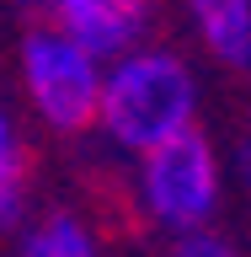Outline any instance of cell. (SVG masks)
Returning a JSON list of instances; mask_svg holds the SVG:
<instances>
[{
	"mask_svg": "<svg viewBox=\"0 0 251 257\" xmlns=\"http://www.w3.org/2000/svg\"><path fill=\"white\" fill-rule=\"evenodd\" d=\"M187 128H198V70L187 64L182 48L150 38V43L107 59L96 134L118 156L139 161L160 145L182 140Z\"/></svg>",
	"mask_w": 251,
	"mask_h": 257,
	"instance_id": "6da1fadb",
	"label": "cell"
},
{
	"mask_svg": "<svg viewBox=\"0 0 251 257\" xmlns=\"http://www.w3.org/2000/svg\"><path fill=\"white\" fill-rule=\"evenodd\" d=\"M128 198H134V214L166 241L208 230L219 225L224 209V156L203 128H187L182 140L128 166Z\"/></svg>",
	"mask_w": 251,
	"mask_h": 257,
	"instance_id": "7a4b0ae2",
	"label": "cell"
},
{
	"mask_svg": "<svg viewBox=\"0 0 251 257\" xmlns=\"http://www.w3.org/2000/svg\"><path fill=\"white\" fill-rule=\"evenodd\" d=\"M102 75H107V59H96L91 48H80L75 38H64L48 22H32L22 32V43H16L22 96H27L32 118L59 140H75V134L96 128Z\"/></svg>",
	"mask_w": 251,
	"mask_h": 257,
	"instance_id": "3957f363",
	"label": "cell"
},
{
	"mask_svg": "<svg viewBox=\"0 0 251 257\" xmlns=\"http://www.w3.org/2000/svg\"><path fill=\"white\" fill-rule=\"evenodd\" d=\"M38 22L59 27L96 59H118L128 48L150 43L160 16V0H38Z\"/></svg>",
	"mask_w": 251,
	"mask_h": 257,
	"instance_id": "277c9868",
	"label": "cell"
},
{
	"mask_svg": "<svg viewBox=\"0 0 251 257\" xmlns=\"http://www.w3.org/2000/svg\"><path fill=\"white\" fill-rule=\"evenodd\" d=\"M16 257H107V246H102V230H96L91 214L54 204V209H38V214L22 220Z\"/></svg>",
	"mask_w": 251,
	"mask_h": 257,
	"instance_id": "5b68a950",
	"label": "cell"
},
{
	"mask_svg": "<svg viewBox=\"0 0 251 257\" xmlns=\"http://www.w3.org/2000/svg\"><path fill=\"white\" fill-rule=\"evenodd\" d=\"M192 38L224 70H251V0H182Z\"/></svg>",
	"mask_w": 251,
	"mask_h": 257,
	"instance_id": "8992f818",
	"label": "cell"
},
{
	"mask_svg": "<svg viewBox=\"0 0 251 257\" xmlns=\"http://www.w3.org/2000/svg\"><path fill=\"white\" fill-rule=\"evenodd\" d=\"M27 198H32L27 150H22V140H16L11 112L0 107V230H22V220H27Z\"/></svg>",
	"mask_w": 251,
	"mask_h": 257,
	"instance_id": "52a82bcc",
	"label": "cell"
},
{
	"mask_svg": "<svg viewBox=\"0 0 251 257\" xmlns=\"http://www.w3.org/2000/svg\"><path fill=\"white\" fill-rule=\"evenodd\" d=\"M166 257H246V252H240L235 236H224L219 225H208V230H192V236L166 241Z\"/></svg>",
	"mask_w": 251,
	"mask_h": 257,
	"instance_id": "ba28073f",
	"label": "cell"
},
{
	"mask_svg": "<svg viewBox=\"0 0 251 257\" xmlns=\"http://www.w3.org/2000/svg\"><path fill=\"white\" fill-rule=\"evenodd\" d=\"M235 177H240V188L251 193V140L235 145Z\"/></svg>",
	"mask_w": 251,
	"mask_h": 257,
	"instance_id": "9c48e42d",
	"label": "cell"
}]
</instances>
